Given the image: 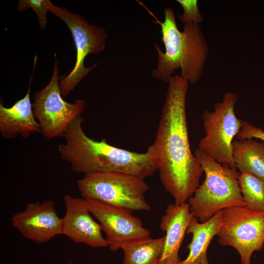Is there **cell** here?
I'll use <instances>...</instances> for the list:
<instances>
[{"label":"cell","instance_id":"obj_1","mask_svg":"<svg viewBox=\"0 0 264 264\" xmlns=\"http://www.w3.org/2000/svg\"><path fill=\"white\" fill-rule=\"evenodd\" d=\"M154 141L147 153L155 163L165 189L175 204L186 203L199 186L203 170L192 153L186 110L188 82L172 76Z\"/></svg>","mask_w":264,"mask_h":264},{"label":"cell","instance_id":"obj_2","mask_svg":"<svg viewBox=\"0 0 264 264\" xmlns=\"http://www.w3.org/2000/svg\"><path fill=\"white\" fill-rule=\"evenodd\" d=\"M84 119L79 115L67 127L65 144L58 145L62 159L68 162L72 171L87 174L95 171H120L144 179L152 176L157 167L149 154L138 153L110 145L105 139L96 141L82 129Z\"/></svg>","mask_w":264,"mask_h":264},{"label":"cell","instance_id":"obj_3","mask_svg":"<svg viewBox=\"0 0 264 264\" xmlns=\"http://www.w3.org/2000/svg\"><path fill=\"white\" fill-rule=\"evenodd\" d=\"M164 14V22L159 23L165 51L163 52L154 44L158 61L156 68L152 71V75L169 82L175 70L179 68L180 76L188 83L194 84L199 81L203 74L208 54L207 42L199 24H185L181 32L177 27L173 10L165 8Z\"/></svg>","mask_w":264,"mask_h":264},{"label":"cell","instance_id":"obj_4","mask_svg":"<svg viewBox=\"0 0 264 264\" xmlns=\"http://www.w3.org/2000/svg\"><path fill=\"white\" fill-rule=\"evenodd\" d=\"M194 154L202 166L205 178L188 200L194 217L204 222L223 209L245 207L237 168L218 162L198 148Z\"/></svg>","mask_w":264,"mask_h":264},{"label":"cell","instance_id":"obj_5","mask_svg":"<svg viewBox=\"0 0 264 264\" xmlns=\"http://www.w3.org/2000/svg\"><path fill=\"white\" fill-rule=\"evenodd\" d=\"M80 194L85 199H92L132 211H149L151 206L145 194L149 186L144 179L120 171H95L79 179Z\"/></svg>","mask_w":264,"mask_h":264},{"label":"cell","instance_id":"obj_6","mask_svg":"<svg viewBox=\"0 0 264 264\" xmlns=\"http://www.w3.org/2000/svg\"><path fill=\"white\" fill-rule=\"evenodd\" d=\"M237 94L226 92L222 101L215 103L214 110H204L203 125L205 133L198 143V149L221 164L237 168L232 154V143L241 128V120L236 117L234 106Z\"/></svg>","mask_w":264,"mask_h":264},{"label":"cell","instance_id":"obj_7","mask_svg":"<svg viewBox=\"0 0 264 264\" xmlns=\"http://www.w3.org/2000/svg\"><path fill=\"white\" fill-rule=\"evenodd\" d=\"M49 12L66 24L71 33L76 49V61L73 68L59 82L61 93L63 97H66L97 66L98 63L86 67L85 59L89 54H96L105 49L108 35L104 28L89 23L81 15L56 6L52 2Z\"/></svg>","mask_w":264,"mask_h":264},{"label":"cell","instance_id":"obj_8","mask_svg":"<svg viewBox=\"0 0 264 264\" xmlns=\"http://www.w3.org/2000/svg\"><path fill=\"white\" fill-rule=\"evenodd\" d=\"M58 61L55 60L52 77L48 84L36 92L32 104L35 118L44 138L50 140L64 137L69 124L84 111L86 101L79 99L73 103L65 101L61 93Z\"/></svg>","mask_w":264,"mask_h":264},{"label":"cell","instance_id":"obj_9","mask_svg":"<svg viewBox=\"0 0 264 264\" xmlns=\"http://www.w3.org/2000/svg\"><path fill=\"white\" fill-rule=\"evenodd\" d=\"M222 225L217 234L221 246L234 248L242 264H251L253 253L261 251L264 244V212L235 206L221 211Z\"/></svg>","mask_w":264,"mask_h":264},{"label":"cell","instance_id":"obj_10","mask_svg":"<svg viewBox=\"0 0 264 264\" xmlns=\"http://www.w3.org/2000/svg\"><path fill=\"white\" fill-rule=\"evenodd\" d=\"M91 214L98 220L110 250L115 252L125 246L150 237V230L132 211L86 199Z\"/></svg>","mask_w":264,"mask_h":264},{"label":"cell","instance_id":"obj_11","mask_svg":"<svg viewBox=\"0 0 264 264\" xmlns=\"http://www.w3.org/2000/svg\"><path fill=\"white\" fill-rule=\"evenodd\" d=\"M11 223L25 238L43 243L62 234V218L56 211L51 200L30 202L24 209L13 215Z\"/></svg>","mask_w":264,"mask_h":264},{"label":"cell","instance_id":"obj_12","mask_svg":"<svg viewBox=\"0 0 264 264\" xmlns=\"http://www.w3.org/2000/svg\"><path fill=\"white\" fill-rule=\"evenodd\" d=\"M63 199L66 214L62 218V235L92 247L108 246L101 226L92 217L87 200L68 194Z\"/></svg>","mask_w":264,"mask_h":264},{"label":"cell","instance_id":"obj_13","mask_svg":"<svg viewBox=\"0 0 264 264\" xmlns=\"http://www.w3.org/2000/svg\"><path fill=\"white\" fill-rule=\"evenodd\" d=\"M193 216L187 202L167 205L160 223V228L166 235L159 264H180L179 251Z\"/></svg>","mask_w":264,"mask_h":264},{"label":"cell","instance_id":"obj_14","mask_svg":"<svg viewBox=\"0 0 264 264\" xmlns=\"http://www.w3.org/2000/svg\"><path fill=\"white\" fill-rule=\"evenodd\" d=\"M32 75L26 94L10 108L0 104V132L5 139L20 135L28 138L35 132H41L40 125L35 118L30 93Z\"/></svg>","mask_w":264,"mask_h":264},{"label":"cell","instance_id":"obj_15","mask_svg":"<svg viewBox=\"0 0 264 264\" xmlns=\"http://www.w3.org/2000/svg\"><path fill=\"white\" fill-rule=\"evenodd\" d=\"M221 225V211L204 222H199L193 216L186 230L187 234L192 235V241L187 246L189 252L179 264H210L207 259V249Z\"/></svg>","mask_w":264,"mask_h":264},{"label":"cell","instance_id":"obj_16","mask_svg":"<svg viewBox=\"0 0 264 264\" xmlns=\"http://www.w3.org/2000/svg\"><path fill=\"white\" fill-rule=\"evenodd\" d=\"M232 154L236 167L264 180V142L254 138L235 139Z\"/></svg>","mask_w":264,"mask_h":264},{"label":"cell","instance_id":"obj_17","mask_svg":"<svg viewBox=\"0 0 264 264\" xmlns=\"http://www.w3.org/2000/svg\"><path fill=\"white\" fill-rule=\"evenodd\" d=\"M164 236L151 238L130 243L124 247L123 264H159Z\"/></svg>","mask_w":264,"mask_h":264},{"label":"cell","instance_id":"obj_18","mask_svg":"<svg viewBox=\"0 0 264 264\" xmlns=\"http://www.w3.org/2000/svg\"><path fill=\"white\" fill-rule=\"evenodd\" d=\"M238 180L245 207L252 211L264 212V180L246 172L239 174Z\"/></svg>","mask_w":264,"mask_h":264},{"label":"cell","instance_id":"obj_19","mask_svg":"<svg viewBox=\"0 0 264 264\" xmlns=\"http://www.w3.org/2000/svg\"><path fill=\"white\" fill-rule=\"evenodd\" d=\"M50 0H20L17 6L18 11H23L32 8L36 13L39 26L44 29L47 24V14L49 12Z\"/></svg>","mask_w":264,"mask_h":264},{"label":"cell","instance_id":"obj_20","mask_svg":"<svg viewBox=\"0 0 264 264\" xmlns=\"http://www.w3.org/2000/svg\"><path fill=\"white\" fill-rule=\"evenodd\" d=\"M183 9V14L178 18L184 23L199 24L203 21V17L198 9L197 0H176Z\"/></svg>","mask_w":264,"mask_h":264},{"label":"cell","instance_id":"obj_21","mask_svg":"<svg viewBox=\"0 0 264 264\" xmlns=\"http://www.w3.org/2000/svg\"><path fill=\"white\" fill-rule=\"evenodd\" d=\"M248 138L260 139L264 142V131L247 121L241 120V128L236 135V139Z\"/></svg>","mask_w":264,"mask_h":264}]
</instances>
